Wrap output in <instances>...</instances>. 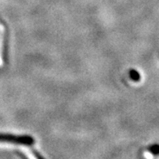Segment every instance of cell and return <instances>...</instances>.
Wrapping results in <instances>:
<instances>
[{"label": "cell", "instance_id": "4", "mask_svg": "<svg viewBox=\"0 0 159 159\" xmlns=\"http://www.w3.org/2000/svg\"><path fill=\"white\" fill-rule=\"evenodd\" d=\"M32 153H33V155L34 156V157L36 159H45L42 155L40 153H38L37 151H35V150H32Z\"/></svg>", "mask_w": 159, "mask_h": 159}, {"label": "cell", "instance_id": "3", "mask_svg": "<svg viewBox=\"0 0 159 159\" xmlns=\"http://www.w3.org/2000/svg\"><path fill=\"white\" fill-rule=\"evenodd\" d=\"M130 75L132 80H140V75L135 70H132L130 72Z\"/></svg>", "mask_w": 159, "mask_h": 159}, {"label": "cell", "instance_id": "1", "mask_svg": "<svg viewBox=\"0 0 159 159\" xmlns=\"http://www.w3.org/2000/svg\"><path fill=\"white\" fill-rule=\"evenodd\" d=\"M0 142H7L24 146H33L35 141L30 135H14L11 134H0Z\"/></svg>", "mask_w": 159, "mask_h": 159}, {"label": "cell", "instance_id": "5", "mask_svg": "<svg viewBox=\"0 0 159 159\" xmlns=\"http://www.w3.org/2000/svg\"><path fill=\"white\" fill-rule=\"evenodd\" d=\"M19 155H20V158H22V159H29L25 155H23V154H20V153H19Z\"/></svg>", "mask_w": 159, "mask_h": 159}, {"label": "cell", "instance_id": "2", "mask_svg": "<svg viewBox=\"0 0 159 159\" xmlns=\"http://www.w3.org/2000/svg\"><path fill=\"white\" fill-rule=\"evenodd\" d=\"M148 151L154 156H159V144L150 145L148 148Z\"/></svg>", "mask_w": 159, "mask_h": 159}]
</instances>
